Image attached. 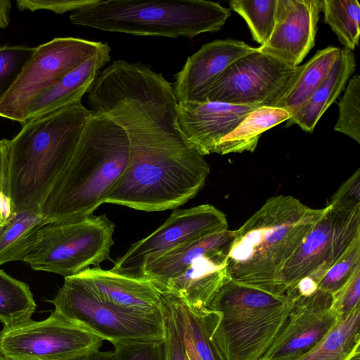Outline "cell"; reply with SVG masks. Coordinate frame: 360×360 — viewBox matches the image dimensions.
Here are the masks:
<instances>
[{
    "mask_svg": "<svg viewBox=\"0 0 360 360\" xmlns=\"http://www.w3.org/2000/svg\"><path fill=\"white\" fill-rule=\"evenodd\" d=\"M124 130L104 114L91 111L77 144L41 212L49 223L93 214L127 167Z\"/></svg>",
    "mask_w": 360,
    "mask_h": 360,
    "instance_id": "obj_3",
    "label": "cell"
},
{
    "mask_svg": "<svg viewBox=\"0 0 360 360\" xmlns=\"http://www.w3.org/2000/svg\"><path fill=\"white\" fill-rule=\"evenodd\" d=\"M324 20L346 49L354 51L359 45L360 6L357 0H323Z\"/></svg>",
    "mask_w": 360,
    "mask_h": 360,
    "instance_id": "obj_29",
    "label": "cell"
},
{
    "mask_svg": "<svg viewBox=\"0 0 360 360\" xmlns=\"http://www.w3.org/2000/svg\"><path fill=\"white\" fill-rule=\"evenodd\" d=\"M235 236L236 230L227 229L188 241L145 264L143 276L151 279L162 291L170 279L183 273L198 257L231 247Z\"/></svg>",
    "mask_w": 360,
    "mask_h": 360,
    "instance_id": "obj_21",
    "label": "cell"
},
{
    "mask_svg": "<svg viewBox=\"0 0 360 360\" xmlns=\"http://www.w3.org/2000/svg\"><path fill=\"white\" fill-rule=\"evenodd\" d=\"M292 300L231 279L207 309L220 313L212 338L226 360H259L287 321Z\"/></svg>",
    "mask_w": 360,
    "mask_h": 360,
    "instance_id": "obj_6",
    "label": "cell"
},
{
    "mask_svg": "<svg viewBox=\"0 0 360 360\" xmlns=\"http://www.w3.org/2000/svg\"><path fill=\"white\" fill-rule=\"evenodd\" d=\"M8 139L0 140V229L15 216L8 179Z\"/></svg>",
    "mask_w": 360,
    "mask_h": 360,
    "instance_id": "obj_36",
    "label": "cell"
},
{
    "mask_svg": "<svg viewBox=\"0 0 360 360\" xmlns=\"http://www.w3.org/2000/svg\"><path fill=\"white\" fill-rule=\"evenodd\" d=\"M36 307L29 285L0 269V322L4 327L30 320Z\"/></svg>",
    "mask_w": 360,
    "mask_h": 360,
    "instance_id": "obj_28",
    "label": "cell"
},
{
    "mask_svg": "<svg viewBox=\"0 0 360 360\" xmlns=\"http://www.w3.org/2000/svg\"><path fill=\"white\" fill-rule=\"evenodd\" d=\"M285 326L259 360H295L316 347L340 319L333 295L317 289L292 299Z\"/></svg>",
    "mask_w": 360,
    "mask_h": 360,
    "instance_id": "obj_14",
    "label": "cell"
},
{
    "mask_svg": "<svg viewBox=\"0 0 360 360\" xmlns=\"http://www.w3.org/2000/svg\"><path fill=\"white\" fill-rule=\"evenodd\" d=\"M54 311L103 340L153 341L165 339L161 309L144 314L101 300L75 276L65 278L53 300Z\"/></svg>",
    "mask_w": 360,
    "mask_h": 360,
    "instance_id": "obj_8",
    "label": "cell"
},
{
    "mask_svg": "<svg viewBox=\"0 0 360 360\" xmlns=\"http://www.w3.org/2000/svg\"><path fill=\"white\" fill-rule=\"evenodd\" d=\"M302 69L257 48L230 65L205 91L200 101L274 107Z\"/></svg>",
    "mask_w": 360,
    "mask_h": 360,
    "instance_id": "obj_12",
    "label": "cell"
},
{
    "mask_svg": "<svg viewBox=\"0 0 360 360\" xmlns=\"http://www.w3.org/2000/svg\"><path fill=\"white\" fill-rule=\"evenodd\" d=\"M11 9L10 0H0V28L4 29L8 26Z\"/></svg>",
    "mask_w": 360,
    "mask_h": 360,
    "instance_id": "obj_41",
    "label": "cell"
},
{
    "mask_svg": "<svg viewBox=\"0 0 360 360\" xmlns=\"http://www.w3.org/2000/svg\"><path fill=\"white\" fill-rule=\"evenodd\" d=\"M95 0H17L16 6L20 11L32 12L49 10L57 14L72 13L94 3Z\"/></svg>",
    "mask_w": 360,
    "mask_h": 360,
    "instance_id": "obj_38",
    "label": "cell"
},
{
    "mask_svg": "<svg viewBox=\"0 0 360 360\" xmlns=\"http://www.w3.org/2000/svg\"><path fill=\"white\" fill-rule=\"evenodd\" d=\"M49 224L41 211L16 212L0 229V265L24 262L39 240V231Z\"/></svg>",
    "mask_w": 360,
    "mask_h": 360,
    "instance_id": "obj_25",
    "label": "cell"
},
{
    "mask_svg": "<svg viewBox=\"0 0 360 360\" xmlns=\"http://www.w3.org/2000/svg\"><path fill=\"white\" fill-rule=\"evenodd\" d=\"M90 115L79 102L26 121L9 140V188L15 212L41 211Z\"/></svg>",
    "mask_w": 360,
    "mask_h": 360,
    "instance_id": "obj_4",
    "label": "cell"
},
{
    "mask_svg": "<svg viewBox=\"0 0 360 360\" xmlns=\"http://www.w3.org/2000/svg\"><path fill=\"white\" fill-rule=\"evenodd\" d=\"M333 297V308L340 319L345 318L360 306V266Z\"/></svg>",
    "mask_w": 360,
    "mask_h": 360,
    "instance_id": "obj_37",
    "label": "cell"
},
{
    "mask_svg": "<svg viewBox=\"0 0 360 360\" xmlns=\"http://www.w3.org/2000/svg\"><path fill=\"white\" fill-rule=\"evenodd\" d=\"M165 292L167 294L169 301L172 305V303L170 300L168 293L166 291H165ZM172 307H173V305H172ZM173 308H174V307H173ZM175 313L179 319V323L181 325V328L183 339H184V352H185L186 360H200V356H199L198 354L197 353V352L191 342L190 337L188 335V334L184 331V328H182L181 323L180 322L179 318L176 311H175Z\"/></svg>",
    "mask_w": 360,
    "mask_h": 360,
    "instance_id": "obj_40",
    "label": "cell"
},
{
    "mask_svg": "<svg viewBox=\"0 0 360 360\" xmlns=\"http://www.w3.org/2000/svg\"><path fill=\"white\" fill-rule=\"evenodd\" d=\"M326 209L311 208L292 195L267 199L236 230L228 256L229 278L284 295L281 272Z\"/></svg>",
    "mask_w": 360,
    "mask_h": 360,
    "instance_id": "obj_2",
    "label": "cell"
},
{
    "mask_svg": "<svg viewBox=\"0 0 360 360\" xmlns=\"http://www.w3.org/2000/svg\"><path fill=\"white\" fill-rule=\"evenodd\" d=\"M360 266V238L324 274L317 288L332 295L341 289Z\"/></svg>",
    "mask_w": 360,
    "mask_h": 360,
    "instance_id": "obj_32",
    "label": "cell"
},
{
    "mask_svg": "<svg viewBox=\"0 0 360 360\" xmlns=\"http://www.w3.org/2000/svg\"><path fill=\"white\" fill-rule=\"evenodd\" d=\"M340 50L334 46L319 50L302 65L299 75L274 107L288 111L291 117L294 115L326 80Z\"/></svg>",
    "mask_w": 360,
    "mask_h": 360,
    "instance_id": "obj_24",
    "label": "cell"
},
{
    "mask_svg": "<svg viewBox=\"0 0 360 360\" xmlns=\"http://www.w3.org/2000/svg\"><path fill=\"white\" fill-rule=\"evenodd\" d=\"M356 69L352 51L343 48L328 76L307 103L288 121L296 124L307 132H312L318 121L336 100Z\"/></svg>",
    "mask_w": 360,
    "mask_h": 360,
    "instance_id": "obj_22",
    "label": "cell"
},
{
    "mask_svg": "<svg viewBox=\"0 0 360 360\" xmlns=\"http://www.w3.org/2000/svg\"><path fill=\"white\" fill-rule=\"evenodd\" d=\"M76 37H56L34 47L18 77L0 101V117L25 122L32 101L104 45Z\"/></svg>",
    "mask_w": 360,
    "mask_h": 360,
    "instance_id": "obj_9",
    "label": "cell"
},
{
    "mask_svg": "<svg viewBox=\"0 0 360 360\" xmlns=\"http://www.w3.org/2000/svg\"><path fill=\"white\" fill-rule=\"evenodd\" d=\"M258 107L261 105L214 101L179 102L177 125L188 146L205 156L214 153L220 140Z\"/></svg>",
    "mask_w": 360,
    "mask_h": 360,
    "instance_id": "obj_16",
    "label": "cell"
},
{
    "mask_svg": "<svg viewBox=\"0 0 360 360\" xmlns=\"http://www.w3.org/2000/svg\"><path fill=\"white\" fill-rule=\"evenodd\" d=\"M331 205L353 207L360 205V169L349 177L331 198Z\"/></svg>",
    "mask_w": 360,
    "mask_h": 360,
    "instance_id": "obj_39",
    "label": "cell"
},
{
    "mask_svg": "<svg viewBox=\"0 0 360 360\" xmlns=\"http://www.w3.org/2000/svg\"><path fill=\"white\" fill-rule=\"evenodd\" d=\"M101 300L144 314L160 311L161 291L149 278L133 277L101 267L75 275Z\"/></svg>",
    "mask_w": 360,
    "mask_h": 360,
    "instance_id": "obj_18",
    "label": "cell"
},
{
    "mask_svg": "<svg viewBox=\"0 0 360 360\" xmlns=\"http://www.w3.org/2000/svg\"><path fill=\"white\" fill-rule=\"evenodd\" d=\"M360 347V306L340 319L312 350L295 360H348Z\"/></svg>",
    "mask_w": 360,
    "mask_h": 360,
    "instance_id": "obj_27",
    "label": "cell"
},
{
    "mask_svg": "<svg viewBox=\"0 0 360 360\" xmlns=\"http://www.w3.org/2000/svg\"><path fill=\"white\" fill-rule=\"evenodd\" d=\"M103 340L53 311L0 331V355L10 360H78L101 347Z\"/></svg>",
    "mask_w": 360,
    "mask_h": 360,
    "instance_id": "obj_11",
    "label": "cell"
},
{
    "mask_svg": "<svg viewBox=\"0 0 360 360\" xmlns=\"http://www.w3.org/2000/svg\"><path fill=\"white\" fill-rule=\"evenodd\" d=\"M160 309L165 328L167 360H186L181 325L165 292H161Z\"/></svg>",
    "mask_w": 360,
    "mask_h": 360,
    "instance_id": "obj_34",
    "label": "cell"
},
{
    "mask_svg": "<svg viewBox=\"0 0 360 360\" xmlns=\"http://www.w3.org/2000/svg\"><path fill=\"white\" fill-rule=\"evenodd\" d=\"M34 47L24 45L0 46V101L14 84Z\"/></svg>",
    "mask_w": 360,
    "mask_h": 360,
    "instance_id": "obj_33",
    "label": "cell"
},
{
    "mask_svg": "<svg viewBox=\"0 0 360 360\" xmlns=\"http://www.w3.org/2000/svg\"><path fill=\"white\" fill-rule=\"evenodd\" d=\"M110 51L105 43L96 54L39 94L30 105L25 122L81 102L99 70L110 62Z\"/></svg>",
    "mask_w": 360,
    "mask_h": 360,
    "instance_id": "obj_20",
    "label": "cell"
},
{
    "mask_svg": "<svg viewBox=\"0 0 360 360\" xmlns=\"http://www.w3.org/2000/svg\"><path fill=\"white\" fill-rule=\"evenodd\" d=\"M78 360H115L113 351L103 352L97 350Z\"/></svg>",
    "mask_w": 360,
    "mask_h": 360,
    "instance_id": "obj_42",
    "label": "cell"
},
{
    "mask_svg": "<svg viewBox=\"0 0 360 360\" xmlns=\"http://www.w3.org/2000/svg\"><path fill=\"white\" fill-rule=\"evenodd\" d=\"M115 225L105 214L49 223L24 262L34 271L72 276L110 259Z\"/></svg>",
    "mask_w": 360,
    "mask_h": 360,
    "instance_id": "obj_7",
    "label": "cell"
},
{
    "mask_svg": "<svg viewBox=\"0 0 360 360\" xmlns=\"http://www.w3.org/2000/svg\"><path fill=\"white\" fill-rule=\"evenodd\" d=\"M319 221L284 265L279 277L283 295H288L304 278L316 284L360 238V205H328Z\"/></svg>",
    "mask_w": 360,
    "mask_h": 360,
    "instance_id": "obj_10",
    "label": "cell"
},
{
    "mask_svg": "<svg viewBox=\"0 0 360 360\" xmlns=\"http://www.w3.org/2000/svg\"><path fill=\"white\" fill-rule=\"evenodd\" d=\"M231 247L216 250L195 259L165 289L190 308H207L219 289L229 280L228 256Z\"/></svg>",
    "mask_w": 360,
    "mask_h": 360,
    "instance_id": "obj_19",
    "label": "cell"
},
{
    "mask_svg": "<svg viewBox=\"0 0 360 360\" xmlns=\"http://www.w3.org/2000/svg\"><path fill=\"white\" fill-rule=\"evenodd\" d=\"M127 139V167L104 203L148 212L174 210L204 186L210 165L181 134L145 126Z\"/></svg>",
    "mask_w": 360,
    "mask_h": 360,
    "instance_id": "obj_1",
    "label": "cell"
},
{
    "mask_svg": "<svg viewBox=\"0 0 360 360\" xmlns=\"http://www.w3.org/2000/svg\"><path fill=\"white\" fill-rule=\"evenodd\" d=\"M339 115L334 130L360 143V77L352 76L338 103Z\"/></svg>",
    "mask_w": 360,
    "mask_h": 360,
    "instance_id": "obj_31",
    "label": "cell"
},
{
    "mask_svg": "<svg viewBox=\"0 0 360 360\" xmlns=\"http://www.w3.org/2000/svg\"><path fill=\"white\" fill-rule=\"evenodd\" d=\"M228 229L226 217L209 204L174 209L169 218L146 238L132 244L112 271L143 277L145 264L193 239Z\"/></svg>",
    "mask_w": 360,
    "mask_h": 360,
    "instance_id": "obj_13",
    "label": "cell"
},
{
    "mask_svg": "<svg viewBox=\"0 0 360 360\" xmlns=\"http://www.w3.org/2000/svg\"><path fill=\"white\" fill-rule=\"evenodd\" d=\"M166 292L200 360H226L212 338L220 313L207 308H190L176 295Z\"/></svg>",
    "mask_w": 360,
    "mask_h": 360,
    "instance_id": "obj_26",
    "label": "cell"
},
{
    "mask_svg": "<svg viewBox=\"0 0 360 360\" xmlns=\"http://www.w3.org/2000/svg\"><path fill=\"white\" fill-rule=\"evenodd\" d=\"M115 360H167L165 339L111 342Z\"/></svg>",
    "mask_w": 360,
    "mask_h": 360,
    "instance_id": "obj_35",
    "label": "cell"
},
{
    "mask_svg": "<svg viewBox=\"0 0 360 360\" xmlns=\"http://www.w3.org/2000/svg\"><path fill=\"white\" fill-rule=\"evenodd\" d=\"M256 48L231 39H218L203 44L188 56L172 84L178 103L199 102L205 91L230 65Z\"/></svg>",
    "mask_w": 360,
    "mask_h": 360,
    "instance_id": "obj_17",
    "label": "cell"
},
{
    "mask_svg": "<svg viewBox=\"0 0 360 360\" xmlns=\"http://www.w3.org/2000/svg\"><path fill=\"white\" fill-rule=\"evenodd\" d=\"M229 4L245 20L252 39L265 44L276 25L278 0H231Z\"/></svg>",
    "mask_w": 360,
    "mask_h": 360,
    "instance_id": "obj_30",
    "label": "cell"
},
{
    "mask_svg": "<svg viewBox=\"0 0 360 360\" xmlns=\"http://www.w3.org/2000/svg\"><path fill=\"white\" fill-rule=\"evenodd\" d=\"M290 117V113L281 108L258 107L250 112L231 132L220 140L214 153L226 155L254 152L259 137L264 131Z\"/></svg>",
    "mask_w": 360,
    "mask_h": 360,
    "instance_id": "obj_23",
    "label": "cell"
},
{
    "mask_svg": "<svg viewBox=\"0 0 360 360\" xmlns=\"http://www.w3.org/2000/svg\"><path fill=\"white\" fill-rule=\"evenodd\" d=\"M348 360H360V347L355 350Z\"/></svg>",
    "mask_w": 360,
    "mask_h": 360,
    "instance_id": "obj_43",
    "label": "cell"
},
{
    "mask_svg": "<svg viewBox=\"0 0 360 360\" xmlns=\"http://www.w3.org/2000/svg\"><path fill=\"white\" fill-rule=\"evenodd\" d=\"M231 14L229 8L205 0H95L69 19L109 32L193 39L219 31Z\"/></svg>",
    "mask_w": 360,
    "mask_h": 360,
    "instance_id": "obj_5",
    "label": "cell"
},
{
    "mask_svg": "<svg viewBox=\"0 0 360 360\" xmlns=\"http://www.w3.org/2000/svg\"><path fill=\"white\" fill-rule=\"evenodd\" d=\"M321 11L320 0H278L273 32L257 49L290 65L299 66L314 46Z\"/></svg>",
    "mask_w": 360,
    "mask_h": 360,
    "instance_id": "obj_15",
    "label": "cell"
},
{
    "mask_svg": "<svg viewBox=\"0 0 360 360\" xmlns=\"http://www.w3.org/2000/svg\"><path fill=\"white\" fill-rule=\"evenodd\" d=\"M0 360H10V359H8V358H6L2 355H0Z\"/></svg>",
    "mask_w": 360,
    "mask_h": 360,
    "instance_id": "obj_44",
    "label": "cell"
}]
</instances>
